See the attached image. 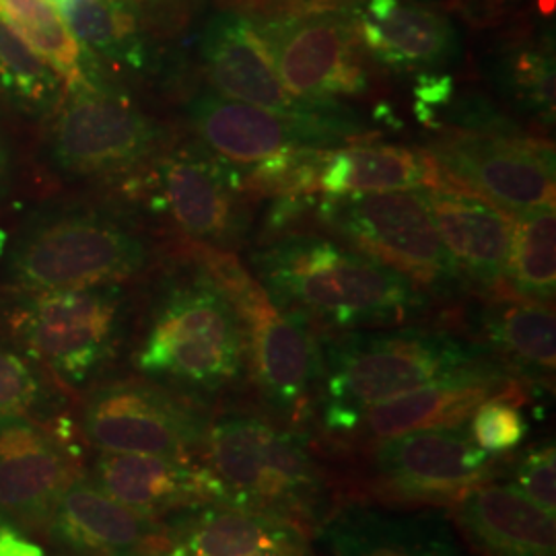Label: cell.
Here are the masks:
<instances>
[{
	"mask_svg": "<svg viewBox=\"0 0 556 556\" xmlns=\"http://www.w3.org/2000/svg\"><path fill=\"white\" fill-rule=\"evenodd\" d=\"M243 264L278 309L318 334L394 328L435 303L396 270L314 229L256 243Z\"/></svg>",
	"mask_w": 556,
	"mask_h": 556,
	"instance_id": "cell-1",
	"label": "cell"
},
{
	"mask_svg": "<svg viewBox=\"0 0 556 556\" xmlns=\"http://www.w3.org/2000/svg\"><path fill=\"white\" fill-rule=\"evenodd\" d=\"M319 349L318 404L324 429L334 435H351L379 402L501 365L477 340L425 326L319 334Z\"/></svg>",
	"mask_w": 556,
	"mask_h": 556,
	"instance_id": "cell-2",
	"label": "cell"
},
{
	"mask_svg": "<svg viewBox=\"0 0 556 556\" xmlns=\"http://www.w3.org/2000/svg\"><path fill=\"white\" fill-rule=\"evenodd\" d=\"M184 260L190 268L163 287L135 363L144 378L178 383L192 394L238 390L250 376L243 321L208 273Z\"/></svg>",
	"mask_w": 556,
	"mask_h": 556,
	"instance_id": "cell-3",
	"label": "cell"
},
{
	"mask_svg": "<svg viewBox=\"0 0 556 556\" xmlns=\"http://www.w3.org/2000/svg\"><path fill=\"white\" fill-rule=\"evenodd\" d=\"M179 252L204 268L238 309L248 338L250 376L264 406L278 422L299 425L318 404V332L305 319L278 309L236 252L184 239Z\"/></svg>",
	"mask_w": 556,
	"mask_h": 556,
	"instance_id": "cell-4",
	"label": "cell"
},
{
	"mask_svg": "<svg viewBox=\"0 0 556 556\" xmlns=\"http://www.w3.org/2000/svg\"><path fill=\"white\" fill-rule=\"evenodd\" d=\"M204 466L219 480L223 505L291 521L301 530L321 493L318 462L298 431L250 408L211 417Z\"/></svg>",
	"mask_w": 556,
	"mask_h": 556,
	"instance_id": "cell-5",
	"label": "cell"
},
{
	"mask_svg": "<svg viewBox=\"0 0 556 556\" xmlns=\"http://www.w3.org/2000/svg\"><path fill=\"white\" fill-rule=\"evenodd\" d=\"M307 229L328 233L400 273L433 299L468 295L466 280L439 236L425 192L318 197Z\"/></svg>",
	"mask_w": 556,
	"mask_h": 556,
	"instance_id": "cell-6",
	"label": "cell"
},
{
	"mask_svg": "<svg viewBox=\"0 0 556 556\" xmlns=\"http://www.w3.org/2000/svg\"><path fill=\"white\" fill-rule=\"evenodd\" d=\"M128 186L179 239L238 254L252 238L258 204L243 188L241 167L197 139L163 149Z\"/></svg>",
	"mask_w": 556,
	"mask_h": 556,
	"instance_id": "cell-7",
	"label": "cell"
},
{
	"mask_svg": "<svg viewBox=\"0 0 556 556\" xmlns=\"http://www.w3.org/2000/svg\"><path fill=\"white\" fill-rule=\"evenodd\" d=\"M151 262V245L130 225L98 211H68L31 225L11 256L23 293L122 285Z\"/></svg>",
	"mask_w": 556,
	"mask_h": 556,
	"instance_id": "cell-8",
	"label": "cell"
},
{
	"mask_svg": "<svg viewBox=\"0 0 556 556\" xmlns=\"http://www.w3.org/2000/svg\"><path fill=\"white\" fill-rule=\"evenodd\" d=\"M445 188H457L516 213L555 206V144L511 122L489 128H443L422 144Z\"/></svg>",
	"mask_w": 556,
	"mask_h": 556,
	"instance_id": "cell-9",
	"label": "cell"
},
{
	"mask_svg": "<svg viewBox=\"0 0 556 556\" xmlns=\"http://www.w3.org/2000/svg\"><path fill=\"white\" fill-rule=\"evenodd\" d=\"M165 130L128 93L101 79L66 89L52 126V160L79 178L135 176L165 149Z\"/></svg>",
	"mask_w": 556,
	"mask_h": 556,
	"instance_id": "cell-10",
	"label": "cell"
},
{
	"mask_svg": "<svg viewBox=\"0 0 556 556\" xmlns=\"http://www.w3.org/2000/svg\"><path fill=\"white\" fill-rule=\"evenodd\" d=\"M252 20L293 98L314 108H349L376 96L378 66L361 46L353 9Z\"/></svg>",
	"mask_w": 556,
	"mask_h": 556,
	"instance_id": "cell-11",
	"label": "cell"
},
{
	"mask_svg": "<svg viewBox=\"0 0 556 556\" xmlns=\"http://www.w3.org/2000/svg\"><path fill=\"white\" fill-rule=\"evenodd\" d=\"M186 118L194 139L239 167L293 149H337L381 137L379 128L349 108L282 114L223 98L213 89L188 101Z\"/></svg>",
	"mask_w": 556,
	"mask_h": 556,
	"instance_id": "cell-12",
	"label": "cell"
},
{
	"mask_svg": "<svg viewBox=\"0 0 556 556\" xmlns=\"http://www.w3.org/2000/svg\"><path fill=\"white\" fill-rule=\"evenodd\" d=\"M208 420L199 400L153 379L124 378L87 397L83 431L101 452L192 462L202 454Z\"/></svg>",
	"mask_w": 556,
	"mask_h": 556,
	"instance_id": "cell-13",
	"label": "cell"
},
{
	"mask_svg": "<svg viewBox=\"0 0 556 556\" xmlns=\"http://www.w3.org/2000/svg\"><path fill=\"white\" fill-rule=\"evenodd\" d=\"M124 314L119 285L34 293L13 328L34 357L62 381L80 386L112 357Z\"/></svg>",
	"mask_w": 556,
	"mask_h": 556,
	"instance_id": "cell-14",
	"label": "cell"
},
{
	"mask_svg": "<svg viewBox=\"0 0 556 556\" xmlns=\"http://www.w3.org/2000/svg\"><path fill=\"white\" fill-rule=\"evenodd\" d=\"M498 456L484 452L470 427L413 431L371 443L369 464L381 497L394 503L454 505L495 478Z\"/></svg>",
	"mask_w": 556,
	"mask_h": 556,
	"instance_id": "cell-15",
	"label": "cell"
},
{
	"mask_svg": "<svg viewBox=\"0 0 556 556\" xmlns=\"http://www.w3.org/2000/svg\"><path fill=\"white\" fill-rule=\"evenodd\" d=\"M79 478V454L64 435L29 417L0 420V523L48 530L60 497Z\"/></svg>",
	"mask_w": 556,
	"mask_h": 556,
	"instance_id": "cell-16",
	"label": "cell"
},
{
	"mask_svg": "<svg viewBox=\"0 0 556 556\" xmlns=\"http://www.w3.org/2000/svg\"><path fill=\"white\" fill-rule=\"evenodd\" d=\"M200 62L211 89L223 98L282 114L328 110L307 105L287 91L270 48L250 15L231 9L213 15L200 38Z\"/></svg>",
	"mask_w": 556,
	"mask_h": 556,
	"instance_id": "cell-17",
	"label": "cell"
},
{
	"mask_svg": "<svg viewBox=\"0 0 556 556\" xmlns=\"http://www.w3.org/2000/svg\"><path fill=\"white\" fill-rule=\"evenodd\" d=\"M497 396H523V381L495 365L390 397L358 418V441H383L413 431L466 425L478 406Z\"/></svg>",
	"mask_w": 556,
	"mask_h": 556,
	"instance_id": "cell-18",
	"label": "cell"
},
{
	"mask_svg": "<svg viewBox=\"0 0 556 556\" xmlns=\"http://www.w3.org/2000/svg\"><path fill=\"white\" fill-rule=\"evenodd\" d=\"M422 192L468 295L511 291L505 280L511 213L457 188H422Z\"/></svg>",
	"mask_w": 556,
	"mask_h": 556,
	"instance_id": "cell-19",
	"label": "cell"
},
{
	"mask_svg": "<svg viewBox=\"0 0 556 556\" xmlns=\"http://www.w3.org/2000/svg\"><path fill=\"white\" fill-rule=\"evenodd\" d=\"M93 475L103 493L157 519L202 505H223L219 480L206 466L184 459L101 452Z\"/></svg>",
	"mask_w": 556,
	"mask_h": 556,
	"instance_id": "cell-20",
	"label": "cell"
},
{
	"mask_svg": "<svg viewBox=\"0 0 556 556\" xmlns=\"http://www.w3.org/2000/svg\"><path fill=\"white\" fill-rule=\"evenodd\" d=\"M48 532L77 556H135L169 542L161 519L122 505L85 478L64 491Z\"/></svg>",
	"mask_w": 556,
	"mask_h": 556,
	"instance_id": "cell-21",
	"label": "cell"
},
{
	"mask_svg": "<svg viewBox=\"0 0 556 556\" xmlns=\"http://www.w3.org/2000/svg\"><path fill=\"white\" fill-rule=\"evenodd\" d=\"M324 556H470L439 514L349 505L319 530Z\"/></svg>",
	"mask_w": 556,
	"mask_h": 556,
	"instance_id": "cell-22",
	"label": "cell"
},
{
	"mask_svg": "<svg viewBox=\"0 0 556 556\" xmlns=\"http://www.w3.org/2000/svg\"><path fill=\"white\" fill-rule=\"evenodd\" d=\"M478 344L517 379L546 383L555 376L556 326L553 303L514 291L475 295Z\"/></svg>",
	"mask_w": 556,
	"mask_h": 556,
	"instance_id": "cell-23",
	"label": "cell"
},
{
	"mask_svg": "<svg viewBox=\"0 0 556 556\" xmlns=\"http://www.w3.org/2000/svg\"><path fill=\"white\" fill-rule=\"evenodd\" d=\"M452 507L457 526L486 556H555V516L516 484L482 482Z\"/></svg>",
	"mask_w": 556,
	"mask_h": 556,
	"instance_id": "cell-24",
	"label": "cell"
},
{
	"mask_svg": "<svg viewBox=\"0 0 556 556\" xmlns=\"http://www.w3.org/2000/svg\"><path fill=\"white\" fill-rule=\"evenodd\" d=\"M358 40L369 60L396 75L438 73L459 56V34L452 20L433 7L397 4L383 20H369L357 9Z\"/></svg>",
	"mask_w": 556,
	"mask_h": 556,
	"instance_id": "cell-25",
	"label": "cell"
},
{
	"mask_svg": "<svg viewBox=\"0 0 556 556\" xmlns=\"http://www.w3.org/2000/svg\"><path fill=\"white\" fill-rule=\"evenodd\" d=\"M445 188L435 161L422 147L363 140L324 149L319 157V197L402 192Z\"/></svg>",
	"mask_w": 556,
	"mask_h": 556,
	"instance_id": "cell-26",
	"label": "cell"
},
{
	"mask_svg": "<svg viewBox=\"0 0 556 556\" xmlns=\"http://www.w3.org/2000/svg\"><path fill=\"white\" fill-rule=\"evenodd\" d=\"M167 540L178 556H260L307 544L291 521L219 503L184 511L167 528Z\"/></svg>",
	"mask_w": 556,
	"mask_h": 556,
	"instance_id": "cell-27",
	"label": "cell"
},
{
	"mask_svg": "<svg viewBox=\"0 0 556 556\" xmlns=\"http://www.w3.org/2000/svg\"><path fill=\"white\" fill-rule=\"evenodd\" d=\"M495 91L542 130L556 122L555 41L546 31L519 29L505 36L486 64Z\"/></svg>",
	"mask_w": 556,
	"mask_h": 556,
	"instance_id": "cell-28",
	"label": "cell"
},
{
	"mask_svg": "<svg viewBox=\"0 0 556 556\" xmlns=\"http://www.w3.org/2000/svg\"><path fill=\"white\" fill-rule=\"evenodd\" d=\"M0 15L59 75L64 89L101 79L98 60L77 40L52 0H0Z\"/></svg>",
	"mask_w": 556,
	"mask_h": 556,
	"instance_id": "cell-29",
	"label": "cell"
},
{
	"mask_svg": "<svg viewBox=\"0 0 556 556\" xmlns=\"http://www.w3.org/2000/svg\"><path fill=\"white\" fill-rule=\"evenodd\" d=\"M59 11L93 56L139 73L149 66V43L135 4L126 0H60Z\"/></svg>",
	"mask_w": 556,
	"mask_h": 556,
	"instance_id": "cell-30",
	"label": "cell"
},
{
	"mask_svg": "<svg viewBox=\"0 0 556 556\" xmlns=\"http://www.w3.org/2000/svg\"><path fill=\"white\" fill-rule=\"evenodd\" d=\"M555 206H536L511 213L505 280L514 293L542 303L555 301Z\"/></svg>",
	"mask_w": 556,
	"mask_h": 556,
	"instance_id": "cell-31",
	"label": "cell"
},
{
	"mask_svg": "<svg viewBox=\"0 0 556 556\" xmlns=\"http://www.w3.org/2000/svg\"><path fill=\"white\" fill-rule=\"evenodd\" d=\"M0 89L31 114H46L62 100V80L0 15Z\"/></svg>",
	"mask_w": 556,
	"mask_h": 556,
	"instance_id": "cell-32",
	"label": "cell"
},
{
	"mask_svg": "<svg viewBox=\"0 0 556 556\" xmlns=\"http://www.w3.org/2000/svg\"><path fill=\"white\" fill-rule=\"evenodd\" d=\"M523 396H497L480 404L470 418V435L489 454H507L528 435V420L519 402Z\"/></svg>",
	"mask_w": 556,
	"mask_h": 556,
	"instance_id": "cell-33",
	"label": "cell"
},
{
	"mask_svg": "<svg viewBox=\"0 0 556 556\" xmlns=\"http://www.w3.org/2000/svg\"><path fill=\"white\" fill-rule=\"evenodd\" d=\"M41 400L43 388L34 367L0 344V420L29 417Z\"/></svg>",
	"mask_w": 556,
	"mask_h": 556,
	"instance_id": "cell-34",
	"label": "cell"
},
{
	"mask_svg": "<svg viewBox=\"0 0 556 556\" xmlns=\"http://www.w3.org/2000/svg\"><path fill=\"white\" fill-rule=\"evenodd\" d=\"M517 489L534 501L538 507L553 514L556 511V452L553 443L536 445L523 452L517 459L516 470Z\"/></svg>",
	"mask_w": 556,
	"mask_h": 556,
	"instance_id": "cell-35",
	"label": "cell"
},
{
	"mask_svg": "<svg viewBox=\"0 0 556 556\" xmlns=\"http://www.w3.org/2000/svg\"><path fill=\"white\" fill-rule=\"evenodd\" d=\"M361 2L363 0H229L231 11H238L256 20L349 11L358 7Z\"/></svg>",
	"mask_w": 556,
	"mask_h": 556,
	"instance_id": "cell-36",
	"label": "cell"
},
{
	"mask_svg": "<svg viewBox=\"0 0 556 556\" xmlns=\"http://www.w3.org/2000/svg\"><path fill=\"white\" fill-rule=\"evenodd\" d=\"M519 0H452L472 27H495L517 7Z\"/></svg>",
	"mask_w": 556,
	"mask_h": 556,
	"instance_id": "cell-37",
	"label": "cell"
},
{
	"mask_svg": "<svg viewBox=\"0 0 556 556\" xmlns=\"http://www.w3.org/2000/svg\"><path fill=\"white\" fill-rule=\"evenodd\" d=\"M0 556H46V551L20 528L0 523Z\"/></svg>",
	"mask_w": 556,
	"mask_h": 556,
	"instance_id": "cell-38",
	"label": "cell"
},
{
	"mask_svg": "<svg viewBox=\"0 0 556 556\" xmlns=\"http://www.w3.org/2000/svg\"><path fill=\"white\" fill-rule=\"evenodd\" d=\"M260 556H312V553H309V546H307V544H301V546L277 548V551H270V553H264V555Z\"/></svg>",
	"mask_w": 556,
	"mask_h": 556,
	"instance_id": "cell-39",
	"label": "cell"
},
{
	"mask_svg": "<svg viewBox=\"0 0 556 556\" xmlns=\"http://www.w3.org/2000/svg\"><path fill=\"white\" fill-rule=\"evenodd\" d=\"M135 556H178L172 548H169V542L163 544V546H153V548H147V551H140Z\"/></svg>",
	"mask_w": 556,
	"mask_h": 556,
	"instance_id": "cell-40",
	"label": "cell"
},
{
	"mask_svg": "<svg viewBox=\"0 0 556 556\" xmlns=\"http://www.w3.org/2000/svg\"><path fill=\"white\" fill-rule=\"evenodd\" d=\"M7 169H9V157H7V151H4V144L0 142V181L7 176Z\"/></svg>",
	"mask_w": 556,
	"mask_h": 556,
	"instance_id": "cell-41",
	"label": "cell"
},
{
	"mask_svg": "<svg viewBox=\"0 0 556 556\" xmlns=\"http://www.w3.org/2000/svg\"><path fill=\"white\" fill-rule=\"evenodd\" d=\"M126 2H130V4H137V2H157V0H126Z\"/></svg>",
	"mask_w": 556,
	"mask_h": 556,
	"instance_id": "cell-42",
	"label": "cell"
},
{
	"mask_svg": "<svg viewBox=\"0 0 556 556\" xmlns=\"http://www.w3.org/2000/svg\"><path fill=\"white\" fill-rule=\"evenodd\" d=\"M54 2H56V4H59L60 0H54Z\"/></svg>",
	"mask_w": 556,
	"mask_h": 556,
	"instance_id": "cell-43",
	"label": "cell"
}]
</instances>
